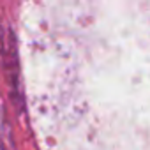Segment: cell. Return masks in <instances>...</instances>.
<instances>
[{
  "label": "cell",
  "instance_id": "1",
  "mask_svg": "<svg viewBox=\"0 0 150 150\" xmlns=\"http://www.w3.org/2000/svg\"><path fill=\"white\" fill-rule=\"evenodd\" d=\"M0 53H2V65L7 80V87L13 92L14 103L20 106L21 101V71H20V57L16 35L9 25L0 23Z\"/></svg>",
  "mask_w": 150,
  "mask_h": 150
}]
</instances>
